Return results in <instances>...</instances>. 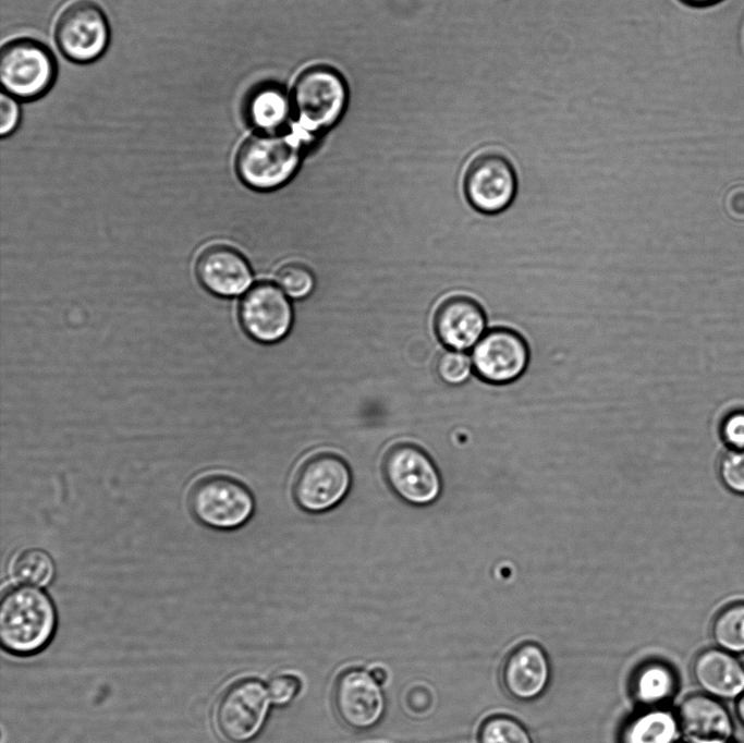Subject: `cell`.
Instances as JSON below:
<instances>
[{
  "label": "cell",
  "mask_w": 744,
  "mask_h": 743,
  "mask_svg": "<svg viewBox=\"0 0 744 743\" xmlns=\"http://www.w3.org/2000/svg\"><path fill=\"white\" fill-rule=\"evenodd\" d=\"M57 63L50 49L33 38L5 42L0 53V80L7 94L22 100L44 96L53 85Z\"/></svg>",
  "instance_id": "cell-4"
},
{
  "label": "cell",
  "mask_w": 744,
  "mask_h": 743,
  "mask_svg": "<svg viewBox=\"0 0 744 743\" xmlns=\"http://www.w3.org/2000/svg\"><path fill=\"white\" fill-rule=\"evenodd\" d=\"M478 743H534L527 728L508 715L487 717L479 726Z\"/></svg>",
  "instance_id": "cell-24"
},
{
  "label": "cell",
  "mask_w": 744,
  "mask_h": 743,
  "mask_svg": "<svg viewBox=\"0 0 744 743\" xmlns=\"http://www.w3.org/2000/svg\"><path fill=\"white\" fill-rule=\"evenodd\" d=\"M681 734L676 712L663 707H651L624 723L620 743H678Z\"/></svg>",
  "instance_id": "cell-19"
},
{
  "label": "cell",
  "mask_w": 744,
  "mask_h": 743,
  "mask_svg": "<svg viewBox=\"0 0 744 743\" xmlns=\"http://www.w3.org/2000/svg\"><path fill=\"white\" fill-rule=\"evenodd\" d=\"M369 672L379 684L382 685L387 681L388 673L383 668L375 667Z\"/></svg>",
  "instance_id": "cell-34"
},
{
  "label": "cell",
  "mask_w": 744,
  "mask_h": 743,
  "mask_svg": "<svg viewBox=\"0 0 744 743\" xmlns=\"http://www.w3.org/2000/svg\"><path fill=\"white\" fill-rule=\"evenodd\" d=\"M682 733L692 743L727 741L734 732L728 708L716 697L705 693L686 696L676 710Z\"/></svg>",
  "instance_id": "cell-17"
},
{
  "label": "cell",
  "mask_w": 744,
  "mask_h": 743,
  "mask_svg": "<svg viewBox=\"0 0 744 743\" xmlns=\"http://www.w3.org/2000/svg\"><path fill=\"white\" fill-rule=\"evenodd\" d=\"M54 39L62 54L76 63H89L108 48L110 28L106 13L93 0H73L60 12Z\"/></svg>",
  "instance_id": "cell-6"
},
{
  "label": "cell",
  "mask_w": 744,
  "mask_h": 743,
  "mask_svg": "<svg viewBox=\"0 0 744 743\" xmlns=\"http://www.w3.org/2000/svg\"><path fill=\"white\" fill-rule=\"evenodd\" d=\"M296 144L283 135L257 134L240 147L235 169L241 181L256 191H271L284 185L300 163Z\"/></svg>",
  "instance_id": "cell-3"
},
{
  "label": "cell",
  "mask_w": 744,
  "mask_h": 743,
  "mask_svg": "<svg viewBox=\"0 0 744 743\" xmlns=\"http://www.w3.org/2000/svg\"><path fill=\"white\" fill-rule=\"evenodd\" d=\"M718 435L727 449L744 450V406L730 409L721 416Z\"/></svg>",
  "instance_id": "cell-28"
},
{
  "label": "cell",
  "mask_w": 744,
  "mask_h": 743,
  "mask_svg": "<svg viewBox=\"0 0 744 743\" xmlns=\"http://www.w3.org/2000/svg\"><path fill=\"white\" fill-rule=\"evenodd\" d=\"M57 628L53 601L40 587L17 585L0 601V642L12 655L31 656L42 650Z\"/></svg>",
  "instance_id": "cell-1"
},
{
  "label": "cell",
  "mask_w": 744,
  "mask_h": 743,
  "mask_svg": "<svg viewBox=\"0 0 744 743\" xmlns=\"http://www.w3.org/2000/svg\"><path fill=\"white\" fill-rule=\"evenodd\" d=\"M240 324L252 339L261 343L282 340L293 324V308L278 284L258 282L243 295L239 306Z\"/></svg>",
  "instance_id": "cell-12"
},
{
  "label": "cell",
  "mask_w": 744,
  "mask_h": 743,
  "mask_svg": "<svg viewBox=\"0 0 744 743\" xmlns=\"http://www.w3.org/2000/svg\"><path fill=\"white\" fill-rule=\"evenodd\" d=\"M735 715L744 726V691L735 698Z\"/></svg>",
  "instance_id": "cell-33"
},
{
  "label": "cell",
  "mask_w": 744,
  "mask_h": 743,
  "mask_svg": "<svg viewBox=\"0 0 744 743\" xmlns=\"http://www.w3.org/2000/svg\"><path fill=\"white\" fill-rule=\"evenodd\" d=\"M383 475L394 494L406 503L425 507L435 502L442 480L435 462L418 446L400 443L383 460Z\"/></svg>",
  "instance_id": "cell-8"
},
{
  "label": "cell",
  "mask_w": 744,
  "mask_h": 743,
  "mask_svg": "<svg viewBox=\"0 0 744 743\" xmlns=\"http://www.w3.org/2000/svg\"><path fill=\"white\" fill-rule=\"evenodd\" d=\"M684 4L692 7V8H697V9H705V8H711L715 5L720 4L724 0H680Z\"/></svg>",
  "instance_id": "cell-32"
},
{
  "label": "cell",
  "mask_w": 744,
  "mask_h": 743,
  "mask_svg": "<svg viewBox=\"0 0 744 743\" xmlns=\"http://www.w3.org/2000/svg\"><path fill=\"white\" fill-rule=\"evenodd\" d=\"M551 667L545 649L533 642L513 648L505 657L501 681L505 692L520 702H530L546 691Z\"/></svg>",
  "instance_id": "cell-16"
},
{
  "label": "cell",
  "mask_w": 744,
  "mask_h": 743,
  "mask_svg": "<svg viewBox=\"0 0 744 743\" xmlns=\"http://www.w3.org/2000/svg\"><path fill=\"white\" fill-rule=\"evenodd\" d=\"M0 112V133L1 136L4 137L13 133L20 123L21 109L16 98L7 93H2Z\"/></svg>",
  "instance_id": "cell-30"
},
{
  "label": "cell",
  "mask_w": 744,
  "mask_h": 743,
  "mask_svg": "<svg viewBox=\"0 0 744 743\" xmlns=\"http://www.w3.org/2000/svg\"><path fill=\"white\" fill-rule=\"evenodd\" d=\"M195 273L200 285L219 297L241 295L253 281V271L246 257L227 244L206 246L197 256Z\"/></svg>",
  "instance_id": "cell-14"
},
{
  "label": "cell",
  "mask_w": 744,
  "mask_h": 743,
  "mask_svg": "<svg viewBox=\"0 0 744 743\" xmlns=\"http://www.w3.org/2000/svg\"><path fill=\"white\" fill-rule=\"evenodd\" d=\"M271 705L266 684L255 679L237 681L218 698L215 727L230 743H249L263 731Z\"/></svg>",
  "instance_id": "cell-5"
},
{
  "label": "cell",
  "mask_w": 744,
  "mask_h": 743,
  "mask_svg": "<svg viewBox=\"0 0 744 743\" xmlns=\"http://www.w3.org/2000/svg\"><path fill=\"white\" fill-rule=\"evenodd\" d=\"M276 281L289 297L296 300L307 297L315 287V278L310 269L294 261L279 268Z\"/></svg>",
  "instance_id": "cell-25"
},
{
  "label": "cell",
  "mask_w": 744,
  "mask_h": 743,
  "mask_svg": "<svg viewBox=\"0 0 744 743\" xmlns=\"http://www.w3.org/2000/svg\"><path fill=\"white\" fill-rule=\"evenodd\" d=\"M9 573L19 585L46 587L54 578L56 563L46 550L26 548L13 557Z\"/></svg>",
  "instance_id": "cell-21"
},
{
  "label": "cell",
  "mask_w": 744,
  "mask_h": 743,
  "mask_svg": "<svg viewBox=\"0 0 744 743\" xmlns=\"http://www.w3.org/2000/svg\"><path fill=\"white\" fill-rule=\"evenodd\" d=\"M700 690L718 699H734L744 691V667L731 653L719 647L700 650L692 663Z\"/></svg>",
  "instance_id": "cell-18"
},
{
  "label": "cell",
  "mask_w": 744,
  "mask_h": 743,
  "mask_svg": "<svg viewBox=\"0 0 744 743\" xmlns=\"http://www.w3.org/2000/svg\"><path fill=\"white\" fill-rule=\"evenodd\" d=\"M352 473L347 463L333 453L310 456L300 467L293 496L297 506L309 513L336 508L350 492Z\"/></svg>",
  "instance_id": "cell-10"
},
{
  "label": "cell",
  "mask_w": 744,
  "mask_h": 743,
  "mask_svg": "<svg viewBox=\"0 0 744 743\" xmlns=\"http://www.w3.org/2000/svg\"><path fill=\"white\" fill-rule=\"evenodd\" d=\"M717 475L727 490L744 496V450H724L717 461Z\"/></svg>",
  "instance_id": "cell-27"
},
{
  "label": "cell",
  "mask_w": 744,
  "mask_h": 743,
  "mask_svg": "<svg viewBox=\"0 0 744 743\" xmlns=\"http://www.w3.org/2000/svg\"><path fill=\"white\" fill-rule=\"evenodd\" d=\"M434 327L438 339L448 349L466 351L473 349L487 331V316L476 299L456 293L440 302Z\"/></svg>",
  "instance_id": "cell-15"
},
{
  "label": "cell",
  "mask_w": 744,
  "mask_h": 743,
  "mask_svg": "<svg viewBox=\"0 0 744 743\" xmlns=\"http://www.w3.org/2000/svg\"><path fill=\"white\" fill-rule=\"evenodd\" d=\"M289 114L285 94L277 87H263L256 90L247 103V115L253 125L269 131L282 125Z\"/></svg>",
  "instance_id": "cell-22"
},
{
  "label": "cell",
  "mask_w": 744,
  "mask_h": 743,
  "mask_svg": "<svg viewBox=\"0 0 744 743\" xmlns=\"http://www.w3.org/2000/svg\"><path fill=\"white\" fill-rule=\"evenodd\" d=\"M474 373L490 385H508L524 375L530 351L517 330L496 326L489 328L472 349Z\"/></svg>",
  "instance_id": "cell-11"
},
{
  "label": "cell",
  "mask_w": 744,
  "mask_h": 743,
  "mask_svg": "<svg viewBox=\"0 0 744 743\" xmlns=\"http://www.w3.org/2000/svg\"><path fill=\"white\" fill-rule=\"evenodd\" d=\"M711 636L717 647L733 655L744 654V600L731 602L717 612Z\"/></svg>",
  "instance_id": "cell-23"
},
{
  "label": "cell",
  "mask_w": 744,
  "mask_h": 743,
  "mask_svg": "<svg viewBox=\"0 0 744 743\" xmlns=\"http://www.w3.org/2000/svg\"><path fill=\"white\" fill-rule=\"evenodd\" d=\"M333 705L339 718L350 728L368 730L382 719L385 694L370 674L361 668L343 671L333 686Z\"/></svg>",
  "instance_id": "cell-13"
},
{
  "label": "cell",
  "mask_w": 744,
  "mask_h": 743,
  "mask_svg": "<svg viewBox=\"0 0 744 743\" xmlns=\"http://www.w3.org/2000/svg\"><path fill=\"white\" fill-rule=\"evenodd\" d=\"M346 100L342 77L332 69L315 66L304 71L292 90V105L298 123L308 131L332 125Z\"/></svg>",
  "instance_id": "cell-9"
},
{
  "label": "cell",
  "mask_w": 744,
  "mask_h": 743,
  "mask_svg": "<svg viewBox=\"0 0 744 743\" xmlns=\"http://www.w3.org/2000/svg\"><path fill=\"white\" fill-rule=\"evenodd\" d=\"M724 210L734 220H744V184L731 186L724 195Z\"/></svg>",
  "instance_id": "cell-31"
},
{
  "label": "cell",
  "mask_w": 744,
  "mask_h": 743,
  "mask_svg": "<svg viewBox=\"0 0 744 743\" xmlns=\"http://www.w3.org/2000/svg\"><path fill=\"white\" fill-rule=\"evenodd\" d=\"M519 181L511 160L497 150H485L468 162L463 191L469 205L484 215L508 209L517 194Z\"/></svg>",
  "instance_id": "cell-7"
},
{
  "label": "cell",
  "mask_w": 744,
  "mask_h": 743,
  "mask_svg": "<svg viewBox=\"0 0 744 743\" xmlns=\"http://www.w3.org/2000/svg\"><path fill=\"white\" fill-rule=\"evenodd\" d=\"M704 743H735V742H732V739H731V740H727V741H713V742H704Z\"/></svg>",
  "instance_id": "cell-35"
},
{
  "label": "cell",
  "mask_w": 744,
  "mask_h": 743,
  "mask_svg": "<svg viewBox=\"0 0 744 743\" xmlns=\"http://www.w3.org/2000/svg\"><path fill=\"white\" fill-rule=\"evenodd\" d=\"M188 506L193 516L216 531H233L246 524L255 511L251 490L240 480L211 474L199 478L192 487Z\"/></svg>",
  "instance_id": "cell-2"
},
{
  "label": "cell",
  "mask_w": 744,
  "mask_h": 743,
  "mask_svg": "<svg viewBox=\"0 0 744 743\" xmlns=\"http://www.w3.org/2000/svg\"><path fill=\"white\" fill-rule=\"evenodd\" d=\"M676 690L678 677L674 670L661 661L642 665L631 681L632 695L646 708L662 707L674 696Z\"/></svg>",
  "instance_id": "cell-20"
},
{
  "label": "cell",
  "mask_w": 744,
  "mask_h": 743,
  "mask_svg": "<svg viewBox=\"0 0 744 743\" xmlns=\"http://www.w3.org/2000/svg\"><path fill=\"white\" fill-rule=\"evenodd\" d=\"M436 368L441 380L451 386L463 385L474 373L472 357L465 351L452 349L439 356Z\"/></svg>",
  "instance_id": "cell-26"
},
{
  "label": "cell",
  "mask_w": 744,
  "mask_h": 743,
  "mask_svg": "<svg viewBox=\"0 0 744 743\" xmlns=\"http://www.w3.org/2000/svg\"><path fill=\"white\" fill-rule=\"evenodd\" d=\"M272 705L286 706L298 695L300 679L291 673H280L271 678L267 684Z\"/></svg>",
  "instance_id": "cell-29"
}]
</instances>
